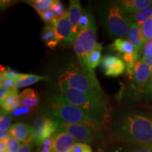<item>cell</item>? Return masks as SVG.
<instances>
[{"mask_svg":"<svg viewBox=\"0 0 152 152\" xmlns=\"http://www.w3.org/2000/svg\"><path fill=\"white\" fill-rule=\"evenodd\" d=\"M110 132L121 141L140 147L152 145V113L132 111L120 115L112 123Z\"/></svg>","mask_w":152,"mask_h":152,"instance_id":"1","label":"cell"},{"mask_svg":"<svg viewBox=\"0 0 152 152\" xmlns=\"http://www.w3.org/2000/svg\"><path fill=\"white\" fill-rule=\"evenodd\" d=\"M47 116L52 120H59L64 123L83 125L98 130L104 122L72 105L58 95H54L49 100Z\"/></svg>","mask_w":152,"mask_h":152,"instance_id":"2","label":"cell"},{"mask_svg":"<svg viewBox=\"0 0 152 152\" xmlns=\"http://www.w3.org/2000/svg\"><path fill=\"white\" fill-rule=\"evenodd\" d=\"M58 81L99 99L104 101V94L94 71H89L82 66L71 64L63 72Z\"/></svg>","mask_w":152,"mask_h":152,"instance_id":"3","label":"cell"},{"mask_svg":"<svg viewBox=\"0 0 152 152\" xmlns=\"http://www.w3.org/2000/svg\"><path fill=\"white\" fill-rule=\"evenodd\" d=\"M58 87L60 96L66 102L104 122L106 112L104 101L75 90L64 82L58 81Z\"/></svg>","mask_w":152,"mask_h":152,"instance_id":"4","label":"cell"},{"mask_svg":"<svg viewBox=\"0 0 152 152\" xmlns=\"http://www.w3.org/2000/svg\"><path fill=\"white\" fill-rule=\"evenodd\" d=\"M104 11V20L108 31L113 37L128 35L131 20L117 1H110Z\"/></svg>","mask_w":152,"mask_h":152,"instance_id":"5","label":"cell"},{"mask_svg":"<svg viewBox=\"0 0 152 152\" xmlns=\"http://www.w3.org/2000/svg\"><path fill=\"white\" fill-rule=\"evenodd\" d=\"M96 44V28L93 20L90 27L77 33L73 42L74 51L80 59L90 54Z\"/></svg>","mask_w":152,"mask_h":152,"instance_id":"6","label":"cell"},{"mask_svg":"<svg viewBox=\"0 0 152 152\" xmlns=\"http://www.w3.org/2000/svg\"><path fill=\"white\" fill-rule=\"evenodd\" d=\"M58 124L57 131L67 133L76 142L80 143H88L92 142L95 137L96 130L83 125L64 123L59 120H54Z\"/></svg>","mask_w":152,"mask_h":152,"instance_id":"7","label":"cell"},{"mask_svg":"<svg viewBox=\"0 0 152 152\" xmlns=\"http://www.w3.org/2000/svg\"><path fill=\"white\" fill-rule=\"evenodd\" d=\"M34 142L38 147L42 146L45 142L57 131L56 121L43 115L37 118L33 123Z\"/></svg>","mask_w":152,"mask_h":152,"instance_id":"8","label":"cell"},{"mask_svg":"<svg viewBox=\"0 0 152 152\" xmlns=\"http://www.w3.org/2000/svg\"><path fill=\"white\" fill-rule=\"evenodd\" d=\"M55 34L58 40L71 45L72 28L67 11L61 18H54L52 23Z\"/></svg>","mask_w":152,"mask_h":152,"instance_id":"9","label":"cell"},{"mask_svg":"<svg viewBox=\"0 0 152 152\" xmlns=\"http://www.w3.org/2000/svg\"><path fill=\"white\" fill-rule=\"evenodd\" d=\"M151 74L152 70L151 68L141 61H137L134 64L130 77L132 79L134 85L139 90H143L144 88L145 90Z\"/></svg>","mask_w":152,"mask_h":152,"instance_id":"10","label":"cell"},{"mask_svg":"<svg viewBox=\"0 0 152 152\" xmlns=\"http://www.w3.org/2000/svg\"><path fill=\"white\" fill-rule=\"evenodd\" d=\"M102 65L104 74L109 77H118L125 71V64L123 60L114 55H106L103 57Z\"/></svg>","mask_w":152,"mask_h":152,"instance_id":"11","label":"cell"},{"mask_svg":"<svg viewBox=\"0 0 152 152\" xmlns=\"http://www.w3.org/2000/svg\"><path fill=\"white\" fill-rule=\"evenodd\" d=\"M67 133L56 131L53 135V143L50 152H71L77 143Z\"/></svg>","mask_w":152,"mask_h":152,"instance_id":"12","label":"cell"},{"mask_svg":"<svg viewBox=\"0 0 152 152\" xmlns=\"http://www.w3.org/2000/svg\"><path fill=\"white\" fill-rule=\"evenodd\" d=\"M11 137L20 142H30L34 141L33 127L23 123H16L9 129Z\"/></svg>","mask_w":152,"mask_h":152,"instance_id":"13","label":"cell"},{"mask_svg":"<svg viewBox=\"0 0 152 152\" xmlns=\"http://www.w3.org/2000/svg\"><path fill=\"white\" fill-rule=\"evenodd\" d=\"M68 12L72 28L71 42L73 44L76 37H77V33H78L79 22L82 14L80 2L79 0H71V1H70Z\"/></svg>","mask_w":152,"mask_h":152,"instance_id":"14","label":"cell"},{"mask_svg":"<svg viewBox=\"0 0 152 152\" xmlns=\"http://www.w3.org/2000/svg\"><path fill=\"white\" fill-rule=\"evenodd\" d=\"M117 3L128 16L135 14L139 11L152 6L151 0H123L118 1Z\"/></svg>","mask_w":152,"mask_h":152,"instance_id":"15","label":"cell"},{"mask_svg":"<svg viewBox=\"0 0 152 152\" xmlns=\"http://www.w3.org/2000/svg\"><path fill=\"white\" fill-rule=\"evenodd\" d=\"M102 50V45L97 43L94 49L90 54H87L84 58L78 59L80 65L89 70V71H94V68L99 65L101 61Z\"/></svg>","mask_w":152,"mask_h":152,"instance_id":"16","label":"cell"},{"mask_svg":"<svg viewBox=\"0 0 152 152\" xmlns=\"http://www.w3.org/2000/svg\"><path fill=\"white\" fill-rule=\"evenodd\" d=\"M128 41L134 47L136 52L139 53L144 44L141 31V27L136 23L131 21L128 33Z\"/></svg>","mask_w":152,"mask_h":152,"instance_id":"17","label":"cell"},{"mask_svg":"<svg viewBox=\"0 0 152 152\" xmlns=\"http://www.w3.org/2000/svg\"><path fill=\"white\" fill-rule=\"evenodd\" d=\"M20 106L23 107L33 108L39 103V96L33 89H26L19 94Z\"/></svg>","mask_w":152,"mask_h":152,"instance_id":"18","label":"cell"},{"mask_svg":"<svg viewBox=\"0 0 152 152\" xmlns=\"http://www.w3.org/2000/svg\"><path fill=\"white\" fill-rule=\"evenodd\" d=\"M20 106L18 90H14L9 96L1 102V114H8Z\"/></svg>","mask_w":152,"mask_h":152,"instance_id":"19","label":"cell"},{"mask_svg":"<svg viewBox=\"0 0 152 152\" xmlns=\"http://www.w3.org/2000/svg\"><path fill=\"white\" fill-rule=\"evenodd\" d=\"M109 47L112 50L116 51L123 54H134L136 52L134 47L132 44L128 40H125L122 38H117L116 39H115Z\"/></svg>","mask_w":152,"mask_h":152,"instance_id":"20","label":"cell"},{"mask_svg":"<svg viewBox=\"0 0 152 152\" xmlns=\"http://www.w3.org/2000/svg\"><path fill=\"white\" fill-rule=\"evenodd\" d=\"M42 39L46 43L47 46L50 49H54L59 43V40L56 37L54 29L52 25H47L43 28Z\"/></svg>","mask_w":152,"mask_h":152,"instance_id":"21","label":"cell"},{"mask_svg":"<svg viewBox=\"0 0 152 152\" xmlns=\"http://www.w3.org/2000/svg\"><path fill=\"white\" fill-rule=\"evenodd\" d=\"M45 77L41 75H31V74H23L21 77L16 81V90L23 87H26L35 84L37 82L45 80Z\"/></svg>","mask_w":152,"mask_h":152,"instance_id":"22","label":"cell"},{"mask_svg":"<svg viewBox=\"0 0 152 152\" xmlns=\"http://www.w3.org/2000/svg\"><path fill=\"white\" fill-rule=\"evenodd\" d=\"M152 16V6L143 9V10L139 11L137 14L134 15L128 16L131 20V21L136 23L140 27L143 25L148 19H149Z\"/></svg>","mask_w":152,"mask_h":152,"instance_id":"23","label":"cell"},{"mask_svg":"<svg viewBox=\"0 0 152 152\" xmlns=\"http://www.w3.org/2000/svg\"><path fill=\"white\" fill-rule=\"evenodd\" d=\"M54 2V0H35V1H30L29 4L35 9L36 12L41 16L45 11L50 9Z\"/></svg>","mask_w":152,"mask_h":152,"instance_id":"24","label":"cell"},{"mask_svg":"<svg viewBox=\"0 0 152 152\" xmlns=\"http://www.w3.org/2000/svg\"><path fill=\"white\" fill-rule=\"evenodd\" d=\"M141 31L144 44L152 40V16L141 26Z\"/></svg>","mask_w":152,"mask_h":152,"instance_id":"25","label":"cell"},{"mask_svg":"<svg viewBox=\"0 0 152 152\" xmlns=\"http://www.w3.org/2000/svg\"><path fill=\"white\" fill-rule=\"evenodd\" d=\"M93 21L92 16H91L90 14H89L86 10H83L82 11V14L80 16L79 22L78 26V33L80 31H83L85 29H86L92 24Z\"/></svg>","mask_w":152,"mask_h":152,"instance_id":"26","label":"cell"},{"mask_svg":"<svg viewBox=\"0 0 152 152\" xmlns=\"http://www.w3.org/2000/svg\"><path fill=\"white\" fill-rule=\"evenodd\" d=\"M50 9L54 14L55 18H61V17L65 16L66 12H67V11L64 9L63 4L60 1H55V0Z\"/></svg>","mask_w":152,"mask_h":152,"instance_id":"27","label":"cell"},{"mask_svg":"<svg viewBox=\"0 0 152 152\" xmlns=\"http://www.w3.org/2000/svg\"><path fill=\"white\" fill-rule=\"evenodd\" d=\"M11 118L8 114H1L0 116V134L9 130L11 126Z\"/></svg>","mask_w":152,"mask_h":152,"instance_id":"28","label":"cell"},{"mask_svg":"<svg viewBox=\"0 0 152 152\" xmlns=\"http://www.w3.org/2000/svg\"><path fill=\"white\" fill-rule=\"evenodd\" d=\"M23 75V74L17 73L14 70H11L10 68H7V69H3V71H1V77L10 78L16 81L18 80L22 77Z\"/></svg>","mask_w":152,"mask_h":152,"instance_id":"29","label":"cell"},{"mask_svg":"<svg viewBox=\"0 0 152 152\" xmlns=\"http://www.w3.org/2000/svg\"><path fill=\"white\" fill-rule=\"evenodd\" d=\"M7 146V150L10 152H18L22 144L18 140L12 137H10L7 140H5Z\"/></svg>","mask_w":152,"mask_h":152,"instance_id":"30","label":"cell"},{"mask_svg":"<svg viewBox=\"0 0 152 152\" xmlns=\"http://www.w3.org/2000/svg\"><path fill=\"white\" fill-rule=\"evenodd\" d=\"M1 77L0 80V84H1V87H5V88L10 89V90H16V81L14 80L10 79V78H7V77Z\"/></svg>","mask_w":152,"mask_h":152,"instance_id":"31","label":"cell"},{"mask_svg":"<svg viewBox=\"0 0 152 152\" xmlns=\"http://www.w3.org/2000/svg\"><path fill=\"white\" fill-rule=\"evenodd\" d=\"M71 152H93L92 147L86 143L77 142Z\"/></svg>","mask_w":152,"mask_h":152,"instance_id":"32","label":"cell"},{"mask_svg":"<svg viewBox=\"0 0 152 152\" xmlns=\"http://www.w3.org/2000/svg\"><path fill=\"white\" fill-rule=\"evenodd\" d=\"M40 17L44 22L48 23V25H51L55 18V15L51 9H49V10L45 11Z\"/></svg>","mask_w":152,"mask_h":152,"instance_id":"33","label":"cell"},{"mask_svg":"<svg viewBox=\"0 0 152 152\" xmlns=\"http://www.w3.org/2000/svg\"><path fill=\"white\" fill-rule=\"evenodd\" d=\"M35 144L34 141L25 142V143H23L18 152H31L34 149V147H35Z\"/></svg>","mask_w":152,"mask_h":152,"instance_id":"34","label":"cell"},{"mask_svg":"<svg viewBox=\"0 0 152 152\" xmlns=\"http://www.w3.org/2000/svg\"><path fill=\"white\" fill-rule=\"evenodd\" d=\"M14 90H10V89L5 88V87H1L0 88V103L2 102L4 100H5L8 96L10 95L11 93L14 92Z\"/></svg>","mask_w":152,"mask_h":152,"instance_id":"35","label":"cell"},{"mask_svg":"<svg viewBox=\"0 0 152 152\" xmlns=\"http://www.w3.org/2000/svg\"><path fill=\"white\" fill-rule=\"evenodd\" d=\"M53 143V136L47 139L45 143L43 144L42 147L41 152H50L51 147H52Z\"/></svg>","mask_w":152,"mask_h":152,"instance_id":"36","label":"cell"},{"mask_svg":"<svg viewBox=\"0 0 152 152\" xmlns=\"http://www.w3.org/2000/svg\"><path fill=\"white\" fill-rule=\"evenodd\" d=\"M144 56L152 57V41L150 40L144 44Z\"/></svg>","mask_w":152,"mask_h":152,"instance_id":"37","label":"cell"},{"mask_svg":"<svg viewBox=\"0 0 152 152\" xmlns=\"http://www.w3.org/2000/svg\"><path fill=\"white\" fill-rule=\"evenodd\" d=\"M144 93L149 97H152V74L151 77H150L149 83L144 90Z\"/></svg>","mask_w":152,"mask_h":152,"instance_id":"38","label":"cell"},{"mask_svg":"<svg viewBox=\"0 0 152 152\" xmlns=\"http://www.w3.org/2000/svg\"><path fill=\"white\" fill-rule=\"evenodd\" d=\"M30 111V108L28 107H20V109H17L14 111V115H20L22 114H26Z\"/></svg>","mask_w":152,"mask_h":152,"instance_id":"39","label":"cell"},{"mask_svg":"<svg viewBox=\"0 0 152 152\" xmlns=\"http://www.w3.org/2000/svg\"><path fill=\"white\" fill-rule=\"evenodd\" d=\"M140 61H141L142 62L144 63V64H145L146 65H147L149 67L151 68V69L152 70V57L144 56Z\"/></svg>","mask_w":152,"mask_h":152,"instance_id":"40","label":"cell"},{"mask_svg":"<svg viewBox=\"0 0 152 152\" xmlns=\"http://www.w3.org/2000/svg\"><path fill=\"white\" fill-rule=\"evenodd\" d=\"M11 137L10 132L9 131H7L4 133H1L0 134V141H3V140H7V139H9Z\"/></svg>","mask_w":152,"mask_h":152,"instance_id":"41","label":"cell"},{"mask_svg":"<svg viewBox=\"0 0 152 152\" xmlns=\"http://www.w3.org/2000/svg\"><path fill=\"white\" fill-rule=\"evenodd\" d=\"M7 151V146L5 140L0 141V152H4Z\"/></svg>","mask_w":152,"mask_h":152,"instance_id":"42","label":"cell"},{"mask_svg":"<svg viewBox=\"0 0 152 152\" xmlns=\"http://www.w3.org/2000/svg\"><path fill=\"white\" fill-rule=\"evenodd\" d=\"M132 152H149V151H148L147 147L138 146L137 147H136L135 149L133 150Z\"/></svg>","mask_w":152,"mask_h":152,"instance_id":"43","label":"cell"},{"mask_svg":"<svg viewBox=\"0 0 152 152\" xmlns=\"http://www.w3.org/2000/svg\"><path fill=\"white\" fill-rule=\"evenodd\" d=\"M147 149H148V151L149 152H152V145H149V146H147Z\"/></svg>","mask_w":152,"mask_h":152,"instance_id":"44","label":"cell"},{"mask_svg":"<svg viewBox=\"0 0 152 152\" xmlns=\"http://www.w3.org/2000/svg\"><path fill=\"white\" fill-rule=\"evenodd\" d=\"M36 152H41V151H40V150H39V149H37V151H36Z\"/></svg>","mask_w":152,"mask_h":152,"instance_id":"45","label":"cell"},{"mask_svg":"<svg viewBox=\"0 0 152 152\" xmlns=\"http://www.w3.org/2000/svg\"><path fill=\"white\" fill-rule=\"evenodd\" d=\"M4 152H10L9 151H8V150H7V151H4Z\"/></svg>","mask_w":152,"mask_h":152,"instance_id":"46","label":"cell"},{"mask_svg":"<svg viewBox=\"0 0 152 152\" xmlns=\"http://www.w3.org/2000/svg\"><path fill=\"white\" fill-rule=\"evenodd\" d=\"M151 41H152V40H151Z\"/></svg>","mask_w":152,"mask_h":152,"instance_id":"47","label":"cell"}]
</instances>
